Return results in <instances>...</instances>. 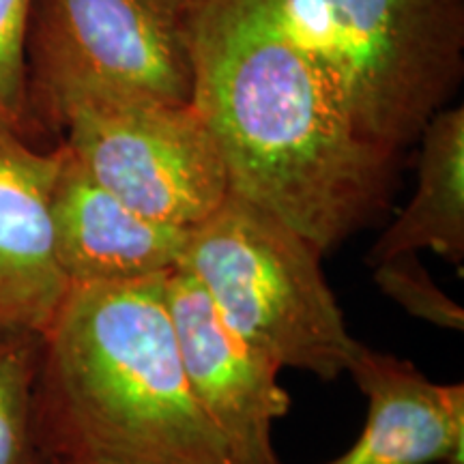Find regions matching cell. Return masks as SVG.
Wrapping results in <instances>:
<instances>
[{"instance_id": "6da1fadb", "label": "cell", "mask_w": 464, "mask_h": 464, "mask_svg": "<svg viewBox=\"0 0 464 464\" xmlns=\"http://www.w3.org/2000/svg\"><path fill=\"white\" fill-rule=\"evenodd\" d=\"M191 103L222 150L232 194L323 254L390 205L400 158L353 130L271 0L202 3Z\"/></svg>"}, {"instance_id": "7a4b0ae2", "label": "cell", "mask_w": 464, "mask_h": 464, "mask_svg": "<svg viewBox=\"0 0 464 464\" xmlns=\"http://www.w3.org/2000/svg\"><path fill=\"white\" fill-rule=\"evenodd\" d=\"M37 402L52 458L237 464L189 390L166 276L69 290L42 338Z\"/></svg>"}, {"instance_id": "3957f363", "label": "cell", "mask_w": 464, "mask_h": 464, "mask_svg": "<svg viewBox=\"0 0 464 464\" xmlns=\"http://www.w3.org/2000/svg\"><path fill=\"white\" fill-rule=\"evenodd\" d=\"M365 142L398 155L464 73V0H271Z\"/></svg>"}, {"instance_id": "277c9868", "label": "cell", "mask_w": 464, "mask_h": 464, "mask_svg": "<svg viewBox=\"0 0 464 464\" xmlns=\"http://www.w3.org/2000/svg\"><path fill=\"white\" fill-rule=\"evenodd\" d=\"M323 252L237 194L189 232L181 269L205 288L230 327L284 368L335 381L359 342L329 288Z\"/></svg>"}, {"instance_id": "5b68a950", "label": "cell", "mask_w": 464, "mask_h": 464, "mask_svg": "<svg viewBox=\"0 0 464 464\" xmlns=\"http://www.w3.org/2000/svg\"><path fill=\"white\" fill-rule=\"evenodd\" d=\"M205 0H31L26 95L44 147L95 100L191 103Z\"/></svg>"}, {"instance_id": "8992f818", "label": "cell", "mask_w": 464, "mask_h": 464, "mask_svg": "<svg viewBox=\"0 0 464 464\" xmlns=\"http://www.w3.org/2000/svg\"><path fill=\"white\" fill-rule=\"evenodd\" d=\"M58 142L103 189L174 228H198L230 194L222 150L194 103H78L63 116Z\"/></svg>"}, {"instance_id": "52a82bcc", "label": "cell", "mask_w": 464, "mask_h": 464, "mask_svg": "<svg viewBox=\"0 0 464 464\" xmlns=\"http://www.w3.org/2000/svg\"><path fill=\"white\" fill-rule=\"evenodd\" d=\"M166 299L189 390L237 464H280L271 434L290 411L282 365L230 327L181 266L166 276Z\"/></svg>"}, {"instance_id": "ba28073f", "label": "cell", "mask_w": 464, "mask_h": 464, "mask_svg": "<svg viewBox=\"0 0 464 464\" xmlns=\"http://www.w3.org/2000/svg\"><path fill=\"white\" fill-rule=\"evenodd\" d=\"M58 168L61 144L42 149L0 130V338L44 335L72 290L52 226Z\"/></svg>"}, {"instance_id": "9c48e42d", "label": "cell", "mask_w": 464, "mask_h": 464, "mask_svg": "<svg viewBox=\"0 0 464 464\" xmlns=\"http://www.w3.org/2000/svg\"><path fill=\"white\" fill-rule=\"evenodd\" d=\"M61 144L52 189L56 256L69 286L168 276L181 265L191 230L140 216L103 189Z\"/></svg>"}, {"instance_id": "30bf717a", "label": "cell", "mask_w": 464, "mask_h": 464, "mask_svg": "<svg viewBox=\"0 0 464 464\" xmlns=\"http://www.w3.org/2000/svg\"><path fill=\"white\" fill-rule=\"evenodd\" d=\"M368 400L363 430L324 464H464V385L359 344L348 372Z\"/></svg>"}, {"instance_id": "8fae6325", "label": "cell", "mask_w": 464, "mask_h": 464, "mask_svg": "<svg viewBox=\"0 0 464 464\" xmlns=\"http://www.w3.org/2000/svg\"><path fill=\"white\" fill-rule=\"evenodd\" d=\"M417 140L415 191L370 249V266L426 249L451 265L464 260V108L439 110Z\"/></svg>"}, {"instance_id": "7c38bea8", "label": "cell", "mask_w": 464, "mask_h": 464, "mask_svg": "<svg viewBox=\"0 0 464 464\" xmlns=\"http://www.w3.org/2000/svg\"><path fill=\"white\" fill-rule=\"evenodd\" d=\"M42 338H0V464L52 462L37 402Z\"/></svg>"}, {"instance_id": "4fadbf2b", "label": "cell", "mask_w": 464, "mask_h": 464, "mask_svg": "<svg viewBox=\"0 0 464 464\" xmlns=\"http://www.w3.org/2000/svg\"><path fill=\"white\" fill-rule=\"evenodd\" d=\"M31 0H0V130L44 147L26 95V31ZM52 149V147H50Z\"/></svg>"}, {"instance_id": "5bb4252c", "label": "cell", "mask_w": 464, "mask_h": 464, "mask_svg": "<svg viewBox=\"0 0 464 464\" xmlns=\"http://www.w3.org/2000/svg\"><path fill=\"white\" fill-rule=\"evenodd\" d=\"M372 271L381 293L402 307L406 314L450 332L464 329L462 305L434 284L426 266L417 260V254H400L381 260Z\"/></svg>"}, {"instance_id": "9a60e30c", "label": "cell", "mask_w": 464, "mask_h": 464, "mask_svg": "<svg viewBox=\"0 0 464 464\" xmlns=\"http://www.w3.org/2000/svg\"><path fill=\"white\" fill-rule=\"evenodd\" d=\"M50 464H89L82 460H73V458H52Z\"/></svg>"}, {"instance_id": "2e32d148", "label": "cell", "mask_w": 464, "mask_h": 464, "mask_svg": "<svg viewBox=\"0 0 464 464\" xmlns=\"http://www.w3.org/2000/svg\"><path fill=\"white\" fill-rule=\"evenodd\" d=\"M103 464H125V462H103Z\"/></svg>"}]
</instances>
